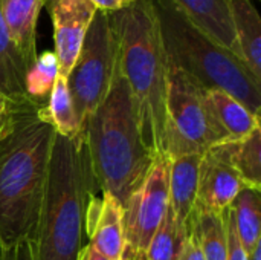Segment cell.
Returning a JSON list of instances; mask_svg holds the SVG:
<instances>
[{
	"label": "cell",
	"mask_w": 261,
	"mask_h": 260,
	"mask_svg": "<svg viewBox=\"0 0 261 260\" xmlns=\"http://www.w3.org/2000/svg\"><path fill=\"white\" fill-rule=\"evenodd\" d=\"M81 136L95 185L125 208L158 155L144 136L130 87L119 70L102 103L84 123Z\"/></svg>",
	"instance_id": "6da1fadb"
},
{
	"label": "cell",
	"mask_w": 261,
	"mask_h": 260,
	"mask_svg": "<svg viewBox=\"0 0 261 260\" xmlns=\"http://www.w3.org/2000/svg\"><path fill=\"white\" fill-rule=\"evenodd\" d=\"M55 135L44 104L34 101L0 141V248L35 239Z\"/></svg>",
	"instance_id": "7a4b0ae2"
},
{
	"label": "cell",
	"mask_w": 261,
	"mask_h": 260,
	"mask_svg": "<svg viewBox=\"0 0 261 260\" xmlns=\"http://www.w3.org/2000/svg\"><path fill=\"white\" fill-rule=\"evenodd\" d=\"M116 40L118 70L127 81L144 136L153 152L165 153L168 61L151 0H136L109 14Z\"/></svg>",
	"instance_id": "3957f363"
},
{
	"label": "cell",
	"mask_w": 261,
	"mask_h": 260,
	"mask_svg": "<svg viewBox=\"0 0 261 260\" xmlns=\"http://www.w3.org/2000/svg\"><path fill=\"white\" fill-rule=\"evenodd\" d=\"M93 185L83 136L55 135L34 239L37 260L80 259L84 216Z\"/></svg>",
	"instance_id": "277c9868"
},
{
	"label": "cell",
	"mask_w": 261,
	"mask_h": 260,
	"mask_svg": "<svg viewBox=\"0 0 261 260\" xmlns=\"http://www.w3.org/2000/svg\"><path fill=\"white\" fill-rule=\"evenodd\" d=\"M168 66L191 77L203 89H219L260 115L261 81L243 61L193 25L170 0H151Z\"/></svg>",
	"instance_id": "5b68a950"
},
{
	"label": "cell",
	"mask_w": 261,
	"mask_h": 260,
	"mask_svg": "<svg viewBox=\"0 0 261 260\" xmlns=\"http://www.w3.org/2000/svg\"><path fill=\"white\" fill-rule=\"evenodd\" d=\"M185 72L168 66L165 104V153L173 159L225 143L211 115L206 95Z\"/></svg>",
	"instance_id": "8992f818"
},
{
	"label": "cell",
	"mask_w": 261,
	"mask_h": 260,
	"mask_svg": "<svg viewBox=\"0 0 261 260\" xmlns=\"http://www.w3.org/2000/svg\"><path fill=\"white\" fill-rule=\"evenodd\" d=\"M118 70L116 40L109 14L96 12L78 58L67 75V86L83 130L92 112L102 103Z\"/></svg>",
	"instance_id": "52a82bcc"
},
{
	"label": "cell",
	"mask_w": 261,
	"mask_h": 260,
	"mask_svg": "<svg viewBox=\"0 0 261 260\" xmlns=\"http://www.w3.org/2000/svg\"><path fill=\"white\" fill-rule=\"evenodd\" d=\"M170 166L171 158L167 153L159 155L124 208V257L145 259V251L168 210Z\"/></svg>",
	"instance_id": "ba28073f"
},
{
	"label": "cell",
	"mask_w": 261,
	"mask_h": 260,
	"mask_svg": "<svg viewBox=\"0 0 261 260\" xmlns=\"http://www.w3.org/2000/svg\"><path fill=\"white\" fill-rule=\"evenodd\" d=\"M243 188H246L245 181L229 162L220 144L202 155L197 176L196 211L223 215Z\"/></svg>",
	"instance_id": "9c48e42d"
},
{
	"label": "cell",
	"mask_w": 261,
	"mask_h": 260,
	"mask_svg": "<svg viewBox=\"0 0 261 260\" xmlns=\"http://www.w3.org/2000/svg\"><path fill=\"white\" fill-rule=\"evenodd\" d=\"M46 9L52 20L60 77L67 78L98 11L89 0H47Z\"/></svg>",
	"instance_id": "30bf717a"
},
{
	"label": "cell",
	"mask_w": 261,
	"mask_h": 260,
	"mask_svg": "<svg viewBox=\"0 0 261 260\" xmlns=\"http://www.w3.org/2000/svg\"><path fill=\"white\" fill-rule=\"evenodd\" d=\"M124 208L109 193L101 198L90 196L84 216L86 233L90 245L109 260H122L125 251Z\"/></svg>",
	"instance_id": "8fae6325"
},
{
	"label": "cell",
	"mask_w": 261,
	"mask_h": 260,
	"mask_svg": "<svg viewBox=\"0 0 261 260\" xmlns=\"http://www.w3.org/2000/svg\"><path fill=\"white\" fill-rule=\"evenodd\" d=\"M202 155H184L171 159L170 166V187H168V205L173 211L177 225L188 233L193 227L196 216L197 199V176Z\"/></svg>",
	"instance_id": "7c38bea8"
},
{
	"label": "cell",
	"mask_w": 261,
	"mask_h": 260,
	"mask_svg": "<svg viewBox=\"0 0 261 260\" xmlns=\"http://www.w3.org/2000/svg\"><path fill=\"white\" fill-rule=\"evenodd\" d=\"M193 25L239 57L228 0H170Z\"/></svg>",
	"instance_id": "4fadbf2b"
},
{
	"label": "cell",
	"mask_w": 261,
	"mask_h": 260,
	"mask_svg": "<svg viewBox=\"0 0 261 260\" xmlns=\"http://www.w3.org/2000/svg\"><path fill=\"white\" fill-rule=\"evenodd\" d=\"M47 0H0V12L8 32L28 64L35 61L37 52V23L38 15Z\"/></svg>",
	"instance_id": "5bb4252c"
},
{
	"label": "cell",
	"mask_w": 261,
	"mask_h": 260,
	"mask_svg": "<svg viewBox=\"0 0 261 260\" xmlns=\"http://www.w3.org/2000/svg\"><path fill=\"white\" fill-rule=\"evenodd\" d=\"M239 58L261 81V18L252 0H228Z\"/></svg>",
	"instance_id": "9a60e30c"
},
{
	"label": "cell",
	"mask_w": 261,
	"mask_h": 260,
	"mask_svg": "<svg viewBox=\"0 0 261 260\" xmlns=\"http://www.w3.org/2000/svg\"><path fill=\"white\" fill-rule=\"evenodd\" d=\"M205 95L214 123L225 143L243 139L260 127V115L251 112L229 93L219 89H210Z\"/></svg>",
	"instance_id": "2e32d148"
},
{
	"label": "cell",
	"mask_w": 261,
	"mask_h": 260,
	"mask_svg": "<svg viewBox=\"0 0 261 260\" xmlns=\"http://www.w3.org/2000/svg\"><path fill=\"white\" fill-rule=\"evenodd\" d=\"M261 198L260 190L243 188L229 207L239 241L249 253L261 241Z\"/></svg>",
	"instance_id": "e0dca14e"
},
{
	"label": "cell",
	"mask_w": 261,
	"mask_h": 260,
	"mask_svg": "<svg viewBox=\"0 0 261 260\" xmlns=\"http://www.w3.org/2000/svg\"><path fill=\"white\" fill-rule=\"evenodd\" d=\"M28 64L15 48L0 12V93L12 98H29L24 90Z\"/></svg>",
	"instance_id": "ac0fdd59"
},
{
	"label": "cell",
	"mask_w": 261,
	"mask_h": 260,
	"mask_svg": "<svg viewBox=\"0 0 261 260\" xmlns=\"http://www.w3.org/2000/svg\"><path fill=\"white\" fill-rule=\"evenodd\" d=\"M229 162L239 172L246 187H261V127L243 139L220 144Z\"/></svg>",
	"instance_id": "d6986e66"
},
{
	"label": "cell",
	"mask_w": 261,
	"mask_h": 260,
	"mask_svg": "<svg viewBox=\"0 0 261 260\" xmlns=\"http://www.w3.org/2000/svg\"><path fill=\"white\" fill-rule=\"evenodd\" d=\"M46 115L57 135L75 138L81 135V126L69 92L67 80L58 77L44 104Z\"/></svg>",
	"instance_id": "ffe728a7"
},
{
	"label": "cell",
	"mask_w": 261,
	"mask_h": 260,
	"mask_svg": "<svg viewBox=\"0 0 261 260\" xmlns=\"http://www.w3.org/2000/svg\"><path fill=\"white\" fill-rule=\"evenodd\" d=\"M191 228L199 236L205 260H228L226 211L223 215L196 211Z\"/></svg>",
	"instance_id": "44dd1931"
},
{
	"label": "cell",
	"mask_w": 261,
	"mask_h": 260,
	"mask_svg": "<svg viewBox=\"0 0 261 260\" xmlns=\"http://www.w3.org/2000/svg\"><path fill=\"white\" fill-rule=\"evenodd\" d=\"M188 234L187 230L177 225L168 205V210L145 251V260H179Z\"/></svg>",
	"instance_id": "7402d4cb"
},
{
	"label": "cell",
	"mask_w": 261,
	"mask_h": 260,
	"mask_svg": "<svg viewBox=\"0 0 261 260\" xmlns=\"http://www.w3.org/2000/svg\"><path fill=\"white\" fill-rule=\"evenodd\" d=\"M58 77L60 67L55 52L44 51L43 54H38L24 77L26 95L37 103L46 104L47 97Z\"/></svg>",
	"instance_id": "603a6c76"
},
{
	"label": "cell",
	"mask_w": 261,
	"mask_h": 260,
	"mask_svg": "<svg viewBox=\"0 0 261 260\" xmlns=\"http://www.w3.org/2000/svg\"><path fill=\"white\" fill-rule=\"evenodd\" d=\"M31 103H34L31 98H12L0 93V141L11 133L20 113Z\"/></svg>",
	"instance_id": "cb8c5ba5"
},
{
	"label": "cell",
	"mask_w": 261,
	"mask_h": 260,
	"mask_svg": "<svg viewBox=\"0 0 261 260\" xmlns=\"http://www.w3.org/2000/svg\"><path fill=\"white\" fill-rule=\"evenodd\" d=\"M0 260H37L34 239H24L9 248H0Z\"/></svg>",
	"instance_id": "d4e9b609"
},
{
	"label": "cell",
	"mask_w": 261,
	"mask_h": 260,
	"mask_svg": "<svg viewBox=\"0 0 261 260\" xmlns=\"http://www.w3.org/2000/svg\"><path fill=\"white\" fill-rule=\"evenodd\" d=\"M226 244H228V260H248V253L243 250L229 208L226 210Z\"/></svg>",
	"instance_id": "484cf974"
},
{
	"label": "cell",
	"mask_w": 261,
	"mask_h": 260,
	"mask_svg": "<svg viewBox=\"0 0 261 260\" xmlns=\"http://www.w3.org/2000/svg\"><path fill=\"white\" fill-rule=\"evenodd\" d=\"M179 260H205L199 236L193 228H191V231H190V234L187 238V242L184 245V250L180 253Z\"/></svg>",
	"instance_id": "4316f807"
},
{
	"label": "cell",
	"mask_w": 261,
	"mask_h": 260,
	"mask_svg": "<svg viewBox=\"0 0 261 260\" xmlns=\"http://www.w3.org/2000/svg\"><path fill=\"white\" fill-rule=\"evenodd\" d=\"M89 2L96 8V11L104 14H113L130 6L136 0H89Z\"/></svg>",
	"instance_id": "83f0119b"
},
{
	"label": "cell",
	"mask_w": 261,
	"mask_h": 260,
	"mask_svg": "<svg viewBox=\"0 0 261 260\" xmlns=\"http://www.w3.org/2000/svg\"><path fill=\"white\" fill-rule=\"evenodd\" d=\"M83 256H84V260H109L102 254H99L90 244L83 247Z\"/></svg>",
	"instance_id": "f1b7e54d"
},
{
	"label": "cell",
	"mask_w": 261,
	"mask_h": 260,
	"mask_svg": "<svg viewBox=\"0 0 261 260\" xmlns=\"http://www.w3.org/2000/svg\"><path fill=\"white\" fill-rule=\"evenodd\" d=\"M248 260H261V241L248 253Z\"/></svg>",
	"instance_id": "f546056e"
},
{
	"label": "cell",
	"mask_w": 261,
	"mask_h": 260,
	"mask_svg": "<svg viewBox=\"0 0 261 260\" xmlns=\"http://www.w3.org/2000/svg\"><path fill=\"white\" fill-rule=\"evenodd\" d=\"M122 260H145V259H136V257H124Z\"/></svg>",
	"instance_id": "4dcf8cb0"
},
{
	"label": "cell",
	"mask_w": 261,
	"mask_h": 260,
	"mask_svg": "<svg viewBox=\"0 0 261 260\" xmlns=\"http://www.w3.org/2000/svg\"><path fill=\"white\" fill-rule=\"evenodd\" d=\"M78 260H84V256H83V250H81V253H80V259Z\"/></svg>",
	"instance_id": "1f68e13d"
}]
</instances>
